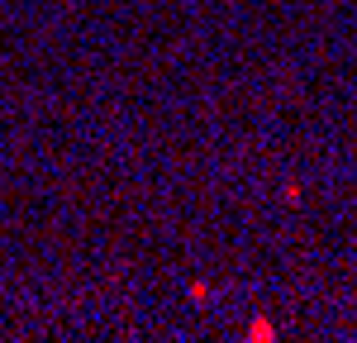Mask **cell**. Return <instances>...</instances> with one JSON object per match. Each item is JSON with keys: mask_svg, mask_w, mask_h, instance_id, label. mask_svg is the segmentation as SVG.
<instances>
[{"mask_svg": "<svg viewBox=\"0 0 357 343\" xmlns=\"http://www.w3.org/2000/svg\"><path fill=\"white\" fill-rule=\"evenodd\" d=\"M248 339H252V343H272L276 334H272V324H267V319H252V324H248Z\"/></svg>", "mask_w": 357, "mask_h": 343, "instance_id": "cell-1", "label": "cell"}]
</instances>
